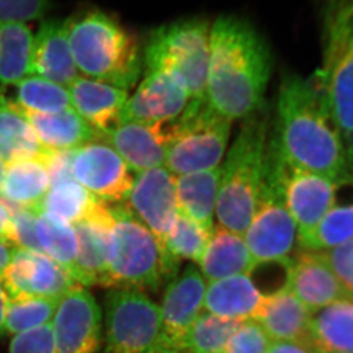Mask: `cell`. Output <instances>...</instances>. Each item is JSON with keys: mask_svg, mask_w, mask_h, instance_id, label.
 <instances>
[{"mask_svg": "<svg viewBox=\"0 0 353 353\" xmlns=\"http://www.w3.org/2000/svg\"><path fill=\"white\" fill-rule=\"evenodd\" d=\"M323 63L313 76L353 174V0H323Z\"/></svg>", "mask_w": 353, "mask_h": 353, "instance_id": "cell-5", "label": "cell"}, {"mask_svg": "<svg viewBox=\"0 0 353 353\" xmlns=\"http://www.w3.org/2000/svg\"><path fill=\"white\" fill-rule=\"evenodd\" d=\"M243 321L202 313L190 327L183 342V352L224 353L228 340Z\"/></svg>", "mask_w": 353, "mask_h": 353, "instance_id": "cell-36", "label": "cell"}, {"mask_svg": "<svg viewBox=\"0 0 353 353\" xmlns=\"http://www.w3.org/2000/svg\"><path fill=\"white\" fill-rule=\"evenodd\" d=\"M51 152L41 145L15 102L0 91V160L5 164L23 160L41 162Z\"/></svg>", "mask_w": 353, "mask_h": 353, "instance_id": "cell-28", "label": "cell"}, {"mask_svg": "<svg viewBox=\"0 0 353 353\" xmlns=\"http://www.w3.org/2000/svg\"><path fill=\"white\" fill-rule=\"evenodd\" d=\"M221 167L176 176L178 211L208 231H214Z\"/></svg>", "mask_w": 353, "mask_h": 353, "instance_id": "cell-29", "label": "cell"}, {"mask_svg": "<svg viewBox=\"0 0 353 353\" xmlns=\"http://www.w3.org/2000/svg\"><path fill=\"white\" fill-rule=\"evenodd\" d=\"M272 341L256 320H245L228 340L224 353H268Z\"/></svg>", "mask_w": 353, "mask_h": 353, "instance_id": "cell-39", "label": "cell"}, {"mask_svg": "<svg viewBox=\"0 0 353 353\" xmlns=\"http://www.w3.org/2000/svg\"><path fill=\"white\" fill-rule=\"evenodd\" d=\"M0 238L6 239L12 243L13 239V221L12 214L6 204L0 200ZM13 245V243H12Z\"/></svg>", "mask_w": 353, "mask_h": 353, "instance_id": "cell-45", "label": "cell"}, {"mask_svg": "<svg viewBox=\"0 0 353 353\" xmlns=\"http://www.w3.org/2000/svg\"><path fill=\"white\" fill-rule=\"evenodd\" d=\"M103 353H150L162 332L160 305L136 289H110L105 299Z\"/></svg>", "mask_w": 353, "mask_h": 353, "instance_id": "cell-9", "label": "cell"}, {"mask_svg": "<svg viewBox=\"0 0 353 353\" xmlns=\"http://www.w3.org/2000/svg\"><path fill=\"white\" fill-rule=\"evenodd\" d=\"M150 353H179V352H174V351H170V350H165V349H162V347H157L155 350L152 351V352Z\"/></svg>", "mask_w": 353, "mask_h": 353, "instance_id": "cell-50", "label": "cell"}, {"mask_svg": "<svg viewBox=\"0 0 353 353\" xmlns=\"http://www.w3.org/2000/svg\"><path fill=\"white\" fill-rule=\"evenodd\" d=\"M34 34L27 23L0 22V84L15 85L30 76Z\"/></svg>", "mask_w": 353, "mask_h": 353, "instance_id": "cell-31", "label": "cell"}, {"mask_svg": "<svg viewBox=\"0 0 353 353\" xmlns=\"http://www.w3.org/2000/svg\"><path fill=\"white\" fill-rule=\"evenodd\" d=\"M36 233L41 252L58 263L79 283L77 239L72 225L38 212Z\"/></svg>", "mask_w": 353, "mask_h": 353, "instance_id": "cell-32", "label": "cell"}, {"mask_svg": "<svg viewBox=\"0 0 353 353\" xmlns=\"http://www.w3.org/2000/svg\"><path fill=\"white\" fill-rule=\"evenodd\" d=\"M99 139L114 148L133 174L165 165L167 123L153 125L117 123L107 132L101 133Z\"/></svg>", "mask_w": 353, "mask_h": 353, "instance_id": "cell-19", "label": "cell"}, {"mask_svg": "<svg viewBox=\"0 0 353 353\" xmlns=\"http://www.w3.org/2000/svg\"><path fill=\"white\" fill-rule=\"evenodd\" d=\"M266 161L278 178L285 208L296 223L299 239L312 231L335 203L336 183L287 163L268 143Z\"/></svg>", "mask_w": 353, "mask_h": 353, "instance_id": "cell-11", "label": "cell"}, {"mask_svg": "<svg viewBox=\"0 0 353 353\" xmlns=\"http://www.w3.org/2000/svg\"><path fill=\"white\" fill-rule=\"evenodd\" d=\"M100 306L85 287L76 285L59 299L52 332L59 353H100Z\"/></svg>", "mask_w": 353, "mask_h": 353, "instance_id": "cell-12", "label": "cell"}, {"mask_svg": "<svg viewBox=\"0 0 353 353\" xmlns=\"http://www.w3.org/2000/svg\"><path fill=\"white\" fill-rule=\"evenodd\" d=\"M112 225V209L102 201L88 218L72 225L79 248V283L85 288L103 285L107 276Z\"/></svg>", "mask_w": 353, "mask_h": 353, "instance_id": "cell-20", "label": "cell"}, {"mask_svg": "<svg viewBox=\"0 0 353 353\" xmlns=\"http://www.w3.org/2000/svg\"><path fill=\"white\" fill-rule=\"evenodd\" d=\"M14 248L15 247L8 240L0 238V278L3 276V272L10 264Z\"/></svg>", "mask_w": 353, "mask_h": 353, "instance_id": "cell-47", "label": "cell"}, {"mask_svg": "<svg viewBox=\"0 0 353 353\" xmlns=\"http://www.w3.org/2000/svg\"><path fill=\"white\" fill-rule=\"evenodd\" d=\"M72 108L99 134L119 123L129 91L86 77H79L68 86Z\"/></svg>", "mask_w": 353, "mask_h": 353, "instance_id": "cell-22", "label": "cell"}, {"mask_svg": "<svg viewBox=\"0 0 353 353\" xmlns=\"http://www.w3.org/2000/svg\"><path fill=\"white\" fill-rule=\"evenodd\" d=\"M8 353H59L51 323L14 335Z\"/></svg>", "mask_w": 353, "mask_h": 353, "instance_id": "cell-41", "label": "cell"}, {"mask_svg": "<svg viewBox=\"0 0 353 353\" xmlns=\"http://www.w3.org/2000/svg\"><path fill=\"white\" fill-rule=\"evenodd\" d=\"M99 202L100 200L74 180L52 186L43 201L41 212L75 225L88 218Z\"/></svg>", "mask_w": 353, "mask_h": 353, "instance_id": "cell-34", "label": "cell"}, {"mask_svg": "<svg viewBox=\"0 0 353 353\" xmlns=\"http://www.w3.org/2000/svg\"><path fill=\"white\" fill-rule=\"evenodd\" d=\"M19 109L32 126L41 145L52 152L77 150L100 137L72 107L53 114Z\"/></svg>", "mask_w": 353, "mask_h": 353, "instance_id": "cell-26", "label": "cell"}, {"mask_svg": "<svg viewBox=\"0 0 353 353\" xmlns=\"http://www.w3.org/2000/svg\"><path fill=\"white\" fill-rule=\"evenodd\" d=\"M212 232L201 228L200 225L178 212L165 241L168 254L176 262L188 259L199 263L209 245Z\"/></svg>", "mask_w": 353, "mask_h": 353, "instance_id": "cell-37", "label": "cell"}, {"mask_svg": "<svg viewBox=\"0 0 353 353\" xmlns=\"http://www.w3.org/2000/svg\"><path fill=\"white\" fill-rule=\"evenodd\" d=\"M75 150L51 152L44 160L41 161L48 170L51 187L58 183L75 180L72 174V160H74Z\"/></svg>", "mask_w": 353, "mask_h": 353, "instance_id": "cell-44", "label": "cell"}, {"mask_svg": "<svg viewBox=\"0 0 353 353\" xmlns=\"http://www.w3.org/2000/svg\"><path fill=\"white\" fill-rule=\"evenodd\" d=\"M273 72L268 41L248 21L221 15L210 26L205 102L228 119H248L264 108Z\"/></svg>", "mask_w": 353, "mask_h": 353, "instance_id": "cell-1", "label": "cell"}, {"mask_svg": "<svg viewBox=\"0 0 353 353\" xmlns=\"http://www.w3.org/2000/svg\"><path fill=\"white\" fill-rule=\"evenodd\" d=\"M112 225L108 272L103 287L157 292L178 273L179 262L123 203L110 207Z\"/></svg>", "mask_w": 353, "mask_h": 353, "instance_id": "cell-6", "label": "cell"}, {"mask_svg": "<svg viewBox=\"0 0 353 353\" xmlns=\"http://www.w3.org/2000/svg\"><path fill=\"white\" fill-rule=\"evenodd\" d=\"M14 86L17 98L13 101L27 112L53 114L72 107L68 88L48 79L28 76Z\"/></svg>", "mask_w": 353, "mask_h": 353, "instance_id": "cell-35", "label": "cell"}, {"mask_svg": "<svg viewBox=\"0 0 353 353\" xmlns=\"http://www.w3.org/2000/svg\"><path fill=\"white\" fill-rule=\"evenodd\" d=\"M51 183L44 164L38 160H23L6 164L1 197L19 207L41 212V204Z\"/></svg>", "mask_w": 353, "mask_h": 353, "instance_id": "cell-30", "label": "cell"}, {"mask_svg": "<svg viewBox=\"0 0 353 353\" xmlns=\"http://www.w3.org/2000/svg\"><path fill=\"white\" fill-rule=\"evenodd\" d=\"M207 281L194 265L168 282L161 303L162 332L159 347L183 352V342L190 327L203 313Z\"/></svg>", "mask_w": 353, "mask_h": 353, "instance_id": "cell-14", "label": "cell"}, {"mask_svg": "<svg viewBox=\"0 0 353 353\" xmlns=\"http://www.w3.org/2000/svg\"><path fill=\"white\" fill-rule=\"evenodd\" d=\"M231 121L192 100L176 119L167 123L165 165L174 176L219 168L228 150Z\"/></svg>", "mask_w": 353, "mask_h": 353, "instance_id": "cell-8", "label": "cell"}, {"mask_svg": "<svg viewBox=\"0 0 353 353\" xmlns=\"http://www.w3.org/2000/svg\"><path fill=\"white\" fill-rule=\"evenodd\" d=\"M72 57L86 79L129 91L139 82L143 52L130 31L112 15L85 10L65 20Z\"/></svg>", "mask_w": 353, "mask_h": 353, "instance_id": "cell-3", "label": "cell"}, {"mask_svg": "<svg viewBox=\"0 0 353 353\" xmlns=\"http://www.w3.org/2000/svg\"><path fill=\"white\" fill-rule=\"evenodd\" d=\"M264 301L249 275H234L208 282L204 310L228 319L255 320Z\"/></svg>", "mask_w": 353, "mask_h": 353, "instance_id": "cell-23", "label": "cell"}, {"mask_svg": "<svg viewBox=\"0 0 353 353\" xmlns=\"http://www.w3.org/2000/svg\"><path fill=\"white\" fill-rule=\"evenodd\" d=\"M309 347L313 353H353V297L311 313Z\"/></svg>", "mask_w": 353, "mask_h": 353, "instance_id": "cell-27", "label": "cell"}, {"mask_svg": "<svg viewBox=\"0 0 353 353\" xmlns=\"http://www.w3.org/2000/svg\"><path fill=\"white\" fill-rule=\"evenodd\" d=\"M51 8V0H0V22L41 20Z\"/></svg>", "mask_w": 353, "mask_h": 353, "instance_id": "cell-42", "label": "cell"}, {"mask_svg": "<svg viewBox=\"0 0 353 353\" xmlns=\"http://www.w3.org/2000/svg\"><path fill=\"white\" fill-rule=\"evenodd\" d=\"M289 292L312 313L353 294L327 262L325 252L299 249L292 256Z\"/></svg>", "mask_w": 353, "mask_h": 353, "instance_id": "cell-18", "label": "cell"}, {"mask_svg": "<svg viewBox=\"0 0 353 353\" xmlns=\"http://www.w3.org/2000/svg\"><path fill=\"white\" fill-rule=\"evenodd\" d=\"M10 209L13 221V239L12 243L19 248L30 249L34 252H41L36 233V221L38 212L27 208L19 207L17 204L7 202L0 199Z\"/></svg>", "mask_w": 353, "mask_h": 353, "instance_id": "cell-40", "label": "cell"}, {"mask_svg": "<svg viewBox=\"0 0 353 353\" xmlns=\"http://www.w3.org/2000/svg\"><path fill=\"white\" fill-rule=\"evenodd\" d=\"M5 174H6V164L0 160V197H1V190H3V180H5Z\"/></svg>", "mask_w": 353, "mask_h": 353, "instance_id": "cell-49", "label": "cell"}, {"mask_svg": "<svg viewBox=\"0 0 353 353\" xmlns=\"http://www.w3.org/2000/svg\"><path fill=\"white\" fill-rule=\"evenodd\" d=\"M325 255L337 278L353 294V240L325 252Z\"/></svg>", "mask_w": 353, "mask_h": 353, "instance_id": "cell-43", "label": "cell"}, {"mask_svg": "<svg viewBox=\"0 0 353 353\" xmlns=\"http://www.w3.org/2000/svg\"><path fill=\"white\" fill-rule=\"evenodd\" d=\"M123 204L168 252L165 241L179 212L176 176L164 167L136 174L129 196Z\"/></svg>", "mask_w": 353, "mask_h": 353, "instance_id": "cell-13", "label": "cell"}, {"mask_svg": "<svg viewBox=\"0 0 353 353\" xmlns=\"http://www.w3.org/2000/svg\"><path fill=\"white\" fill-rule=\"evenodd\" d=\"M243 239L256 263L292 257L299 245L297 226L285 208L276 174L268 164L259 207Z\"/></svg>", "mask_w": 353, "mask_h": 353, "instance_id": "cell-10", "label": "cell"}, {"mask_svg": "<svg viewBox=\"0 0 353 353\" xmlns=\"http://www.w3.org/2000/svg\"><path fill=\"white\" fill-rule=\"evenodd\" d=\"M30 76H37L68 88L81 77L72 57L65 20L41 21L34 34Z\"/></svg>", "mask_w": 353, "mask_h": 353, "instance_id": "cell-21", "label": "cell"}, {"mask_svg": "<svg viewBox=\"0 0 353 353\" xmlns=\"http://www.w3.org/2000/svg\"><path fill=\"white\" fill-rule=\"evenodd\" d=\"M8 299H60L79 285L65 268L41 252L14 248L10 264L0 278Z\"/></svg>", "mask_w": 353, "mask_h": 353, "instance_id": "cell-16", "label": "cell"}, {"mask_svg": "<svg viewBox=\"0 0 353 353\" xmlns=\"http://www.w3.org/2000/svg\"><path fill=\"white\" fill-rule=\"evenodd\" d=\"M197 264L200 265V272L208 283L234 275H249L256 262L245 239L218 225Z\"/></svg>", "mask_w": 353, "mask_h": 353, "instance_id": "cell-25", "label": "cell"}, {"mask_svg": "<svg viewBox=\"0 0 353 353\" xmlns=\"http://www.w3.org/2000/svg\"><path fill=\"white\" fill-rule=\"evenodd\" d=\"M310 319L311 312L288 290L265 299L255 320L272 342H292L309 347Z\"/></svg>", "mask_w": 353, "mask_h": 353, "instance_id": "cell-24", "label": "cell"}, {"mask_svg": "<svg viewBox=\"0 0 353 353\" xmlns=\"http://www.w3.org/2000/svg\"><path fill=\"white\" fill-rule=\"evenodd\" d=\"M210 23L201 17L164 24L150 32L143 52L145 72L168 70L183 79L192 100H204Z\"/></svg>", "mask_w": 353, "mask_h": 353, "instance_id": "cell-7", "label": "cell"}, {"mask_svg": "<svg viewBox=\"0 0 353 353\" xmlns=\"http://www.w3.org/2000/svg\"><path fill=\"white\" fill-rule=\"evenodd\" d=\"M7 304H8V297L3 285H0V336L6 334L5 330V320H6Z\"/></svg>", "mask_w": 353, "mask_h": 353, "instance_id": "cell-48", "label": "cell"}, {"mask_svg": "<svg viewBox=\"0 0 353 353\" xmlns=\"http://www.w3.org/2000/svg\"><path fill=\"white\" fill-rule=\"evenodd\" d=\"M268 353H313L309 347L292 342H272Z\"/></svg>", "mask_w": 353, "mask_h": 353, "instance_id": "cell-46", "label": "cell"}, {"mask_svg": "<svg viewBox=\"0 0 353 353\" xmlns=\"http://www.w3.org/2000/svg\"><path fill=\"white\" fill-rule=\"evenodd\" d=\"M58 301L59 299L44 297L8 299L5 320L6 334L17 335L51 323Z\"/></svg>", "mask_w": 353, "mask_h": 353, "instance_id": "cell-38", "label": "cell"}, {"mask_svg": "<svg viewBox=\"0 0 353 353\" xmlns=\"http://www.w3.org/2000/svg\"><path fill=\"white\" fill-rule=\"evenodd\" d=\"M270 126L268 105L243 119L221 167L216 217L221 226L242 238L259 207Z\"/></svg>", "mask_w": 353, "mask_h": 353, "instance_id": "cell-4", "label": "cell"}, {"mask_svg": "<svg viewBox=\"0 0 353 353\" xmlns=\"http://www.w3.org/2000/svg\"><path fill=\"white\" fill-rule=\"evenodd\" d=\"M268 143L292 167L339 180L352 174L316 79L285 72Z\"/></svg>", "mask_w": 353, "mask_h": 353, "instance_id": "cell-2", "label": "cell"}, {"mask_svg": "<svg viewBox=\"0 0 353 353\" xmlns=\"http://www.w3.org/2000/svg\"><path fill=\"white\" fill-rule=\"evenodd\" d=\"M72 174L79 185L107 204L123 203L134 180L122 157L100 139L75 150Z\"/></svg>", "mask_w": 353, "mask_h": 353, "instance_id": "cell-15", "label": "cell"}, {"mask_svg": "<svg viewBox=\"0 0 353 353\" xmlns=\"http://www.w3.org/2000/svg\"><path fill=\"white\" fill-rule=\"evenodd\" d=\"M353 240V203L335 204L319 224L299 239V249L325 252Z\"/></svg>", "mask_w": 353, "mask_h": 353, "instance_id": "cell-33", "label": "cell"}, {"mask_svg": "<svg viewBox=\"0 0 353 353\" xmlns=\"http://www.w3.org/2000/svg\"><path fill=\"white\" fill-rule=\"evenodd\" d=\"M190 101L179 76L168 70L145 72V79L123 107L119 123L165 124L176 119Z\"/></svg>", "mask_w": 353, "mask_h": 353, "instance_id": "cell-17", "label": "cell"}]
</instances>
